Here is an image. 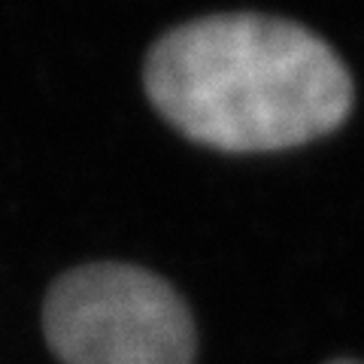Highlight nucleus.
<instances>
[{"instance_id": "1", "label": "nucleus", "mask_w": 364, "mask_h": 364, "mask_svg": "<svg viewBox=\"0 0 364 364\" xmlns=\"http://www.w3.org/2000/svg\"><path fill=\"white\" fill-rule=\"evenodd\" d=\"M155 109L188 140L222 152H277L337 131L352 76L298 21L234 13L164 33L146 58Z\"/></svg>"}, {"instance_id": "2", "label": "nucleus", "mask_w": 364, "mask_h": 364, "mask_svg": "<svg viewBox=\"0 0 364 364\" xmlns=\"http://www.w3.org/2000/svg\"><path fill=\"white\" fill-rule=\"evenodd\" d=\"M43 331L64 364H191L198 346L176 289L134 264H85L58 277Z\"/></svg>"}, {"instance_id": "3", "label": "nucleus", "mask_w": 364, "mask_h": 364, "mask_svg": "<svg viewBox=\"0 0 364 364\" xmlns=\"http://www.w3.org/2000/svg\"><path fill=\"white\" fill-rule=\"evenodd\" d=\"M328 364H361V361H352V358H337V361H328Z\"/></svg>"}]
</instances>
